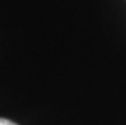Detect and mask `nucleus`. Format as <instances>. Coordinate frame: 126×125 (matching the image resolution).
<instances>
[{"mask_svg":"<svg viewBox=\"0 0 126 125\" xmlns=\"http://www.w3.org/2000/svg\"><path fill=\"white\" fill-rule=\"evenodd\" d=\"M0 125H17V124L6 119H0Z\"/></svg>","mask_w":126,"mask_h":125,"instance_id":"nucleus-1","label":"nucleus"}]
</instances>
